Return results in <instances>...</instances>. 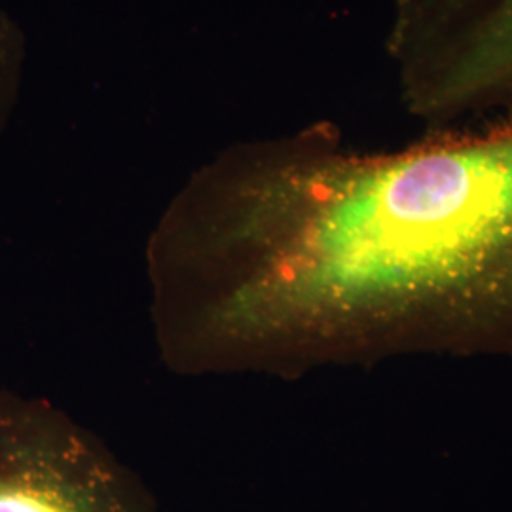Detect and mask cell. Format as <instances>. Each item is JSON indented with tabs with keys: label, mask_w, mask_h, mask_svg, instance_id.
<instances>
[{
	"label": "cell",
	"mask_w": 512,
	"mask_h": 512,
	"mask_svg": "<svg viewBox=\"0 0 512 512\" xmlns=\"http://www.w3.org/2000/svg\"><path fill=\"white\" fill-rule=\"evenodd\" d=\"M21 69V37L19 31L0 14V129L14 103Z\"/></svg>",
	"instance_id": "obj_3"
},
{
	"label": "cell",
	"mask_w": 512,
	"mask_h": 512,
	"mask_svg": "<svg viewBox=\"0 0 512 512\" xmlns=\"http://www.w3.org/2000/svg\"><path fill=\"white\" fill-rule=\"evenodd\" d=\"M0 512H158L154 495L54 403L0 389Z\"/></svg>",
	"instance_id": "obj_2"
},
{
	"label": "cell",
	"mask_w": 512,
	"mask_h": 512,
	"mask_svg": "<svg viewBox=\"0 0 512 512\" xmlns=\"http://www.w3.org/2000/svg\"><path fill=\"white\" fill-rule=\"evenodd\" d=\"M147 279L181 376L512 357V112L393 152L315 128L230 154L160 220Z\"/></svg>",
	"instance_id": "obj_1"
}]
</instances>
